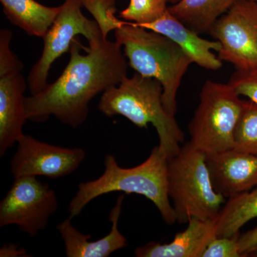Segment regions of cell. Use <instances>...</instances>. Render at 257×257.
<instances>
[{
  "instance_id": "cell-1",
  "label": "cell",
  "mask_w": 257,
  "mask_h": 257,
  "mask_svg": "<svg viewBox=\"0 0 257 257\" xmlns=\"http://www.w3.org/2000/svg\"><path fill=\"white\" fill-rule=\"evenodd\" d=\"M81 47L77 37L60 77L41 92L25 97L28 120L45 122L54 116L62 124L78 127L87 119L90 101L127 76V60L116 41L104 40L88 48L86 55L81 54Z\"/></svg>"
},
{
  "instance_id": "cell-2",
  "label": "cell",
  "mask_w": 257,
  "mask_h": 257,
  "mask_svg": "<svg viewBox=\"0 0 257 257\" xmlns=\"http://www.w3.org/2000/svg\"><path fill=\"white\" fill-rule=\"evenodd\" d=\"M167 156L160 147H154L143 163L132 168L118 165L112 155L104 157V172L95 180L82 182L69 202V218L81 214L84 207L96 198L111 192L137 194L151 201L168 225L177 222L175 210L171 203L167 184Z\"/></svg>"
},
{
  "instance_id": "cell-3",
  "label": "cell",
  "mask_w": 257,
  "mask_h": 257,
  "mask_svg": "<svg viewBox=\"0 0 257 257\" xmlns=\"http://www.w3.org/2000/svg\"><path fill=\"white\" fill-rule=\"evenodd\" d=\"M115 41L122 48L128 65L137 73L156 79L163 88L165 110L175 116L177 92L192 60L168 37L125 22L115 30Z\"/></svg>"
},
{
  "instance_id": "cell-4",
  "label": "cell",
  "mask_w": 257,
  "mask_h": 257,
  "mask_svg": "<svg viewBox=\"0 0 257 257\" xmlns=\"http://www.w3.org/2000/svg\"><path fill=\"white\" fill-rule=\"evenodd\" d=\"M162 94L160 82L136 72L103 92L98 107L108 117L120 115L139 128L153 125L160 140L159 147L170 159L178 153L184 134L175 116L165 110Z\"/></svg>"
},
{
  "instance_id": "cell-5",
  "label": "cell",
  "mask_w": 257,
  "mask_h": 257,
  "mask_svg": "<svg viewBox=\"0 0 257 257\" xmlns=\"http://www.w3.org/2000/svg\"><path fill=\"white\" fill-rule=\"evenodd\" d=\"M167 184L179 224L192 218L215 219L226 202L213 185L207 155L189 141L167 160Z\"/></svg>"
},
{
  "instance_id": "cell-6",
  "label": "cell",
  "mask_w": 257,
  "mask_h": 257,
  "mask_svg": "<svg viewBox=\"0 0 257 257\" xmlns=\"http://www.w3.org/2000/svg\"><path fill=\"white\" fill-rule=\"evenodd\" d=\"M229 84L207 80L189 124L190 142L206 155L234 149L235 128L245 101Z\"/></svg>"
},
{
  "instance_id": "cell-7",
  "label": "cell",
  "mask_w": 257,
  "mask_h": 257,
  "mask_svg": "<svg viewBox=\"0 0 257 257\" xmlns=\"http://www.w3.org/2000/svg\"><path fill=\"white\" fill-rule=\"evenodd\" d=\"M81 0H64L52 26L42 39L43 50L28 75V84L31 95L41 92L47 84L52 64L69 52L74 39L82 35L89 47H96L104 41L97 23L82 13Z\"/></svg>"
},
{
  "instance_id": "cell-8",
  "label": "cell",
  "mask_w": 257,
  "mask_h": 257,
  "mask_svg": "<svg viewBox=\"0 0 257 257\" xmlns=\"http://www.w3.org/2000/svg\"><path fill=\"white\" fill-rule=\"evenodd\" d=\"M58 209L57 194L37 177L15 178L0 202V227L15 225L30 237L45 231Z\"/></svg>"
},
{
  "instance_id": "cell-9",
  "label": "cell",
  "mask_w": 257,
  "mask_h": 257,
  "mask_svg": "<svg viewBox=\"0 0 257 257\" xmlns=\"http://www.w3.org/2000/svg\"><path fill=\"white\" fill-rule=\"evenodd\" d=\"M13 32L0 30V157L18 143L26 122L23 64L11 50Z\"/></svg>"
},
{
  "instance_id": "cell-10",
  "label": "cell",
  "mask_w": 257,
  "mask_h": 257,
  "mask_svg": "<svg viewBox=\"0 0 257 257\" xmlns=\"http://www.w3.org/2000/svg\"><path fill=\"white\" fill-rule=\"evenodd\" d=\"M220 43L218 58L237 71L257 68V5L238 0L209 30Z\"/></svg>"
},
{
  "instance_id": "cell-11",
  "label": "cell",
  "mask_w": 257,
  "mask_h": 257,
  "mask_svg": "<svg viewBox=\"0 0 257 257\" xmlns=\"http://www.w3.org/2000/svg\"><path fill=\"white\" fill-rule=\"evenodd\" d=\"M85 157L86 152L80 147L56 146L23 134L10 161V170L14 178L42 176L59 179L72 175Z\"/></svg>"
},
{
  "instance_id": "cell-12",
  "label": "cell",
  "mask_w": 257,
  "mask_h": 257,
  "mask_svg": "<svg viewBox=\"0 0 257 257\" xmlns=\"http://www.w3.org/2000/svg\"><path fill=\"white\" fill-rule=\"evenodd\" d=\"M206 155L214 189L225 198L257 187V155L235 149Z\"/></svg>"
},
{
  "instance_id": "cell-13",
  "label": "cell",
  "mask_w": 257,
  "mask_h": 257,
  "mask_svg": "<svg viewBox=\"0 0 257 257\" xmlns=\"http://www.w3.org/2000/svg\"><path fill=\"white\" fill-rule=\"evenodd\" d=\"M124 194L116 199L111 208L109 220L111 229L109 234L96 241H89L90 235L81 233L72 224V219H64L57 229L64 241L65 254L67 257H108L117 250L127 246L126 239L119 230V220L122 209Z\"/></svg>"
},
{
  "instance_id": "cell-14",
  "label": "cell",
  "mask_w": 257,
  "mask_h": 257,
  "mask_svg": "<svg viewBox=\"0 0 257 257\" xmlns=\"http://www.w3.org/2000/svg\"><path fill=\"white\" fill-rule=\"evenodd\" d=\"M143 28L158 32L175 42L196 63L208 70L216 71L222 67V61L216 57L213 51L219 52L221 45L218 41H209L199 37L181 23L167 9L165 14L151 23L143 25Z\"/></svg>"
},
{
  "instance_id": "cell-15",
  "label": "cell",
  "mask_w": 257,
  "mask_h": 257,
  "mask_svg": "<svg viewBox=\"0 0 257 257\" xmlns=\"http://www.w3.org/2000/svg\"><path fill=\"white\" fill-rule=\"evenodd\" d=\"M215 219L192 218L183 231L177 233L171 242L151 241L139 246L138 257H202L204 250L216 236Z\"/></svg>"
},
{
  "instance_id": "cell-16",
  "label": "cell",
  "mask_w": 257,
  "mask_h": 257,
  "mask_svg": "<svg viewBox=\"0 0 257 257\" xmlns=\"http://www.w3.org/2000/svg\"><path fill=\"white\" fill-rule=\"evenodd\" d=\"M7 18L29 36L43 37L55 21L60 6L47 7L35 0H0Z\"/></svg>"
},
{
  "instance_id": "cell-17",
  "label": "cell",
  "mask_w": 257,
  "mask_h": 257,
  "mask_svg": "<svg viewBox=\"0 0 257 257\" xmlns=\"http://www.w3.org/2000/svg\"><path fill=\"white\" fill-rule=\"evenodd\" d=\"M238 0H179L168 7L171 14L199 35L209 32L211 27Z\"/></svg>"
},
{
  "instance_id": "cell-18",
  "label": "cell",
  "mask_w": 257,
  "mask_h": 257,
  "mask_svg": "<svg viewBox=\"0 0 257 257\" xmlns=\"http://www.w3.org/2000/svg\"><path fill=\"white\" fill-rule=\"evenodd\" d=\"M257 217V188L228 198L216 218V236L239 234L243 225Z\"/></svg>"
},
{
  "instance_id": "cell-19",
  "label": "cell",
  "mask_w": 257,
  "mask_h": 257,
  "mask_svg": "<svg viewBox=\"0 0 257 257\" xmlns=\"http://www.w3.org/2000/svg\"><path fill=\"white\" fill-rule=\"evenodd\" d=\"M234 149L257 155V104L245 101L235 128Z\"/></svg>"
},
{
  "instance_id": "cell-20",
  "label": "cell",
  "mask_w": 257,
  "mask_h": 257,
  "mask_svg": "<svg viewBox=\"0 0 257 257\" xmlns=\"http://www.w3.org/2000/svg\"><path fill=\"white\" fill-rule=\"evenodd\" d=\"M168 0H130L127 8L119 17L138 26L151 23L165 14Z\"/></svg>"
},
{
  "instance_id": "cell-21",
  "label": "cell",
  "mask_w": 257,
  "mask_h": 257,
  "mask_svg": "<svg viewBox=\"0 0 257 257\" xmlns=\"http://www.w3.org/2000/svg\"><path fill=\"white\" fill-rule=\"evenodd\" d=\"M81 3L82 7L92 15L104 40H107L109 32L115 31L125 23V21L115 17L116 12L115 0H81Z\"/></svg>"
},
{
  "instance_id": "cell-22",
  "label": "cell",
  "mask_w": 257,
  "mask_h": 257,
  "mask_svg": "<svg viewBox=\"0 0 257 257\" xmlns=\"http://www.w3.org/2000/svg\"><path fill=\"white\" fill-rule=\"evenodd\" d=\"M228 84L239 96H244L257 104V68L237 71L230 77Z\"/></svg>"
},
{
  "instance_id": "cell-23",
  "label": "cell",
  "mask_w": 257,
  "mask_h": 257,
  "mask_svg": "<svg viewBox=\"0 0 257 257\" xmlns=\"http://www.w3.org/2000/svg\"><path fill=\"white\" fill-rule=\"evenodd\" d=\"M239 233L229 237H216L209 243L202 257H242L239 252Z\"/></svg>"
},
{
  "instance_id": "cell-24",
  "label": "cell",
  "mask_w": 257,
  "mask_h": 257,
  "mask_svg": "<svg viewBox=\"0 0 257 257\" xmlns=\"http://www.w3.org/2000/svg\"><path fill=\"white\" fill-rule=\"evenodd\" d=\"M238 243L241 256L257 254V227L239 235Z\"/></svg>"
},
{
  "instance_id": "cell-25",
  "label": "cell",
  "mask_w": 257,
  "mask_h": 257,
  "mask_svg": "<svg viewBox=\"0 0 257 257\" xmlns=\"http://www.w3.org/2000/svg\"><path fill=\"white\" fill-rule=\"evenodd\" d=\"M25 248H20L17 245L13 243H5L3 248L0 249V256H28Z\"/></svg>"
},
{
  "instance_id": "cell-26",
  "label": "cell",
  "mask_w": 257,
  "mask_h": 257,
  "mask_svg": "<svg viewBox=\"0 0 257 257\" xmlns=\"http://www.w3.org/2000/svg\"><path fill=\"white\" fill-rule=\"evenodd\" d=\"M179 0H168V3H172V4H175V3H178Z\"/></svg>"
},
{
  "instance_id": "cell-27",
  "label": "cell",
  "mask_w": 257,
  "mask_h": 257,
  "mask_svg": "<svg viewBox=\"0 0 257 257\" xmlns=\"http://www.w3.org/2000/svg\"><path fill=\"white\" fill-rule=\"evenodd\" d=\"M251 1L255 2V3H257V0H251Z\"/></svg>"
},
{
  "instance_id": "cell-28",
  "label": "cell",
  "mask_w": 257,
  "mask_h": 257,
  "mask_svg": "<svg viewBox=\"0 0 257 257\" xmlns=\"http://www.w3.org/2000/svg\"><path fill=\"white\" fill-rule=\"evenodd\" d=\"M256 5H257V3H256Z\"/></svg>"
}]
</instances>
